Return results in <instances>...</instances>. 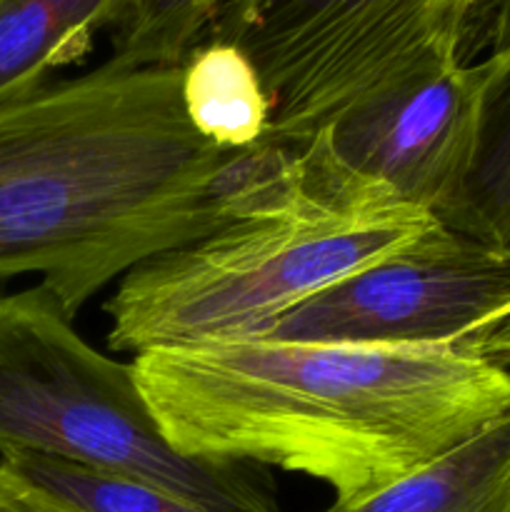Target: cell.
<instances>
[{
    "mask_svg": "<svg viewBox=\"0 0 510 512\" xmlns=\"http://www.w3.org/2000/svg\"><path fill=\"white\" fill-rule=\"evenodd\" d=\"M135 380L170 448L300 473L345 505L433 463L510 405V373L450 345L253 335L150 348Z\"/></svg>",
    "mask_w": 510,
    "mask_h": 512,
    "instance_id": "6da1fadb",
    "label": "cell"
},
{
    "mask_svg": "<svg viewBox=\"0 0 510 512\" xmlns=\"http://www.w3.org/2000/svg\"><path fill=\"white\" fill-rule=\"evenodd\" d=\"M230 150L190 125L180 65L108 58L0 103V283L40 275L70 318L163 250L230 223Z\"/></svg>",
    "mask_w": 510,
    "mask_h": 512,
    "instance_id": "7a4b0ae2",
    "label": "cell"
},
{
    "mask_svg": "<svg viewBox=\"0 0 510 512\" xmlns=\"http://www.w3.org/2000/svg\"><path fill=\"white\" fill-rule=\"evenodd\" d=\"M438 220L408 205H350L305 190L285 208L233 220L150 255L105 303L108 348L253 338L345 275L378 263Z\"/></svg>",
    "mask_w": 510,
    "mask_h": 512,
    "instance_id": "3957f363",
    "label": "cell"
},
{
    "mask_svg": "<svg viewBox=\"0 0 510 512\" xmlns=\"http://www.w3.org/2000/svg\"><path fill=\"white\" fill-rule=\"evenodd\" d=\"M13 455L143 480L213 512H278L263 468L170 448L133 363L85 343L43 283L0 295V458Z\"/></svg>",
    "mask_w": 510,
    "mask_h": 512,
    "instance_id": "277c9868",
    "label": "cell"
},
{
    "mask_svg": "<svg viewBox=\"0 0 510 512\" xmlns=\"http://www.w3.org/2000/svg\"><path fill=\"white\" fill-rule=\"evenodd\" d=\"M480 0H230L205 40L253 60L273 103L265 138L303 143L345 105L433 60H460Z\"/></svg>",
    "mask_w": 510,
    "mask_h": 512,
    "instance_id": "5b68a950",
    "label": "cell"
},
{
    "mask_svg": "<svg viewBox=\"0 0 510 512\" xmlns=\"http://www.w3.org/2000/svg\"><path fill=\"white\" fill-rule=\"evenodd\" d=\"M488 63L433 60L345 105L298 150L305 190L350 205H408L435 220L473 160Z\"/></svg>",
    "mask_w": 510,
    "mask_h": 512,
    "instance_id": "8992f818",
    "label": "cell"
},
{
    "mask_svg": "<svg viewBox=\"0 0 510 512\" xmlns=\"http://www.w3.org/2000/svg\"><path fill=\"white\" fill-rule=\"evenodd\" d=\"M510 310V248L438 220L378 263L280 315L263 338L375 348H458Z\"/></svg>",
    "mask_w": 510,
    "mask_h": 512,
    "instance_id": "52a82bcc",
    "label": "cell"
},
{
    "mask_svg": "<svg viewBox=\"0 0 510 512\" xmlns=\"http://www.w3.org/2000/svg\"><path fill=\"white\" fill-rule=\"evenodd\" d=\"M323 512H510V405L433 463Z\"/></svg>",
    "mask_w": 510,
    "mask_h": 512,
    "instance_id": "ba28073f",
    "label": "cell"
},
{
    "mask_svg": "<svg viewBox=\"0 0 510 512\" xmlns=\"http://www.w3.org/2000/svg\"><path fill=\"white\" fill-rule=\"evenodd\" d=\"M125 5L128 0H0V103L83 60Z\"/></svg>",
    "mask_w": 510,
    "mask_h": 512,
    "instance_id": "9c48e42d",
    "label": "cell"
},
{
    "mask_svg": "<svg viewBox=\"0 0 510 512\" xmlns=\"http://www.w3.org/2000/svg\"><path fill=\"white\" fill-rule=\"evenodd\" d=\"M180 98L190 125L218 148H248L268 135L273 103L238 45L203 40L180 65Z\"/></svg>",
    "mask_w": 510,
    "mask_h": 512,
    "instance_id": "30bf717a",
    "label": "cell"
},
{
    "mask_svg": "<svg viewBox=\"0 0 510 512\" xmlns=\"http://www.w3.org/2000/svg\"><path fill=\"white\" fill-rule=\"evenodd\" d=\"M488 63L470 170L440 223L483 243L510 248V50Z\"/></svg>",
    "mask_w": 510,
    "mask_h": 512,
    "instance_id": "8fae6325",
    "label": "cell"
},
{
    "mask_svg": "<svg viewBox=\"0 0 510 512\" xmlns=\"http://www.w3.org/2000/svg\"><path fill=\"white\" fill-rule=\"evenodd\" d=\"M0 460L43 490L63 512H213L143 480L83 468L65 460L40 455H13Z\"/></svg>",
    "mask_w": 510,
    "mask_h": 512,
    "instance_id": "7c38bea8",
    "label": "cell"
},
{
    "mask_svg": "<svg viewBox=\"0 0 510 512\" xmlns=\"http://www.w3.org/2000/svg\"><path fill=\"white\" fill-rule=\"evenodd\" d=\"M230 0H128L110 30V58L133 68L183 65Z\"/></svg>",
    "mask_w": 510,
    "mask_h": 512,
    "instance_id": "4fadbf2b",
    "label": "cell"
},
{
    "mask_svg": "<svg viewBox=\"0 0 510 512\" xmlns=\"http://www.w3.org/2000/svg\"><path fill=\"white\" fill-rule=\"evenodd\" d=\"M510 48V0H480L465 25L460 40V60H475L500 55Z\"/></svg>",
    "mask_w": 510,
    "mask_h": 512,
    "instance_id": "5bb4252c",
    "label": "cell"
},
{
    "mask_svg": "<svg viewBox=\"0 0 510 512\" xmlns=\"http://www.w3.org/2000/svg\"><path fill=\"white\" fill-rule=\"evenodd\" d=\"M0 512H63L48 495L0 460Z\"/></svg>",
    "mask_w": 510,
    "mask_h": 512,
    "instance_id": "9a60e30c",
    "label": "cell"
},
{
    "mask_svg": "<svg viewBox=\"0 0 510 512\" xmlns=\"http://www.w3.org/2000/svg\"><path fill=\"white\" fill-rule=\"evenodd\" d=\"M458 350L508 370L510 368V310L500 315L498 320H493L490 325L480 328L478 333H473L470 338H465L463 343L458 345Z\"/></svg>",
    "mask_w": 510,
    "mask_h": 512,
    "instance_id": "2e32d148",
    "label": "cell"
},
{
    "mask_svg": "<svg viewBox=\"0 0 510 512\" xmlns=\"http://www.w3.org/2000/svg\"><path fill=\"white\" fill-rule=\"evenodd\" d=\"M508 50H510V48H508ZM508 50H505V53H508Z\"/></svg>",
    "mask_w": 510,
    "mask_h": 512,
    "instance_id": "e0dca14e",
    "label": "cell"
}]
</instances>
